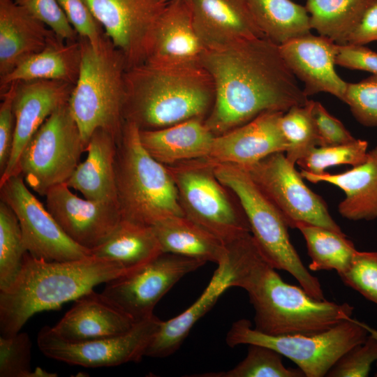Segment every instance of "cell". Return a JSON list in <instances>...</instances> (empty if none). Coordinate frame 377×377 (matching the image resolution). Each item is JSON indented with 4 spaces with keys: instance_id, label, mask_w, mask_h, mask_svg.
<instances>
[{
    "instance_id": "d4e9b609",
    "label": "cell",
    "mask_w": 377,
    "mask_h": 377,
    "mask_svg": "<svg viewBox=\"0 0 377 377\" xmlns=\"http://www.w3.org/2000/svg\"><path fill=\"white\" fill-rule=\"evenodd\" d=\"M117 140L103 129L88 141L86 159L80 162L66 184L84 198L117 202L115 159Z\"/></svg>"
},
{
    "instance_id": "f1b7e54d",
    "label": "cell",
    "mask_w": 377,
    "mask_h": 377,
    "mask_svg": "<svg viewBox=\"0 0 377 377\" xmlns=\"http://www.w3.org/2000/svg\"><path fill=\"white\" fill-rule=\"evenodd\" d=\"M152 229L163 253L216 263L225 258L226 244L218 237L184 216L164 219Z\"/></svg>"
},
{
    "instance_id": "8fae6325",
    "label": "cell",
    "mask_w": 377,
    "mask_h": 377,
    "mask_svg": "<svg viewBox=\"0 0 377 377\" xmlns=\"http://www.w3.org/2000/svg\"><path fill=\"white\" fill-rule=\"evenodd\" d=\"M241 168L277 208L288 227L295 228L297 223L304 222L343 232L324 200L304 184L284 152Z\"/></svg>"
},
{
    "instance_id": "2e32d148",
    "label": "cell",
    "mask_w": 377,
    "mask_h": 377,
    "mask_svg": "<svg viewBox=\"0 0 377 377\" xmlns=\"http://www.w3.org/2000/svg\"><path fill=\"white\" fill-rule=\"evenodd\" d=\"M45 197L47 209L65 233L89 250L104 242L121 221L117 202L81 198L66 183L53 186Z\"/></svg>"
},
{
    "instance_id": "7a4b0ae2",
    "label": "cell",
    "mask_w": 377,
    "mask_h": 377,
    "mask_svg": "<svg viewBox=\"0 0 377 377\" xmlns=\"http://www.w3.org/2000/svg\"><path fill=\"white\" fill-rule=\"evenodd\" d=\"M233 286L244 289L254 309L255 329L269 335H313L352 318L354 307L310 296L283 281L251 233L229 246Z\"/></svg>"
},
{
    "instance_id": "ffe728a7",
    "label": "cell",
    "mask_w": 377,
    "mask_h": 377,
    "mask_svg": "<svg viewBox=\"0 0 377 377\" xmlns=\"http://www.w3.org/2000/svg\"><path fill=\"white\" fill-rule=\"evenodd\" d=\"M205 50L193 25L189 0H175L166 4L156 24L146 61L174 66L201 65Z\"/></svg>"
},
{
    "instance_id": "3957f363",
    "label": "cell",
    "mask_w": 377,
    "mask_h": 377,
    "mask_svg": "<svg viewBox=\"0 0 377 377\" xmlns=\"http://www.w3.org/2000/svg\"><path fill=\"white\" fill-rule=\"evenodd\" d=\"M134 269L92 255L69 261H47L27 252L15 282L0 291L1 335L15 334L34 314L57 309L97 285Z\"/></svg>"
},
{
    "instance_id": "7402d4cb",
    "label": "cell",
    "mask_w": 377,
    "mask_h": 377,
    "mask_svg": "<svg viewBox=\"0 0 377 377\" xmlns=\"http://www.w3.org/2000/svg\"><path fill=\"white\" fill-rule=\"evenodd\" d=\"M137 322L92 290L76 299L52 329L66 341L81 342L124 334Z\"/></svg>"
},
{
    "instance_id": "d6986e66",
    "label": "cell",
    "mask_w": 377,
    "mask_h": 377,
    "mask_svg": "<svg viewBox=\"0 0 377 377\" xmlns=\"http://www.w3.org/2000/svg\"><path fill=\"white\" fill-rule=\"evenodd\" d=\"M283 113L264 112L242 126L215 136L205 158L213 163L244 167L272 154L285 153L288 146L280 127Z\"/></svg>"
},
{
    "instance_id": "ab89813d",
    "label": "cell",
    "mask_w": 377,
    "mask_h": 377,
    "mask_svg": "<svg viewBox=\"0 0 377 377\" xmlns=\"http://www.w3.org/2000/svg\"><path fill=\"white\" fill-rule=\"evenodd\" d=\"M355 119L367 127L377 126V75L348 83L344 101Z\"/></svg>"
},
{
    "instance_id": "f35d334b",
    "label": "cell",
    "mask_w": 377,
    "mask_h": 377,
    "mask_svg": "<svg viewBox=\"0 0 377 377\" xmlns=\"http://www.w3.org/2000/svg\"><path fill=\"white\" fill-rule=\"evenodd\" d=\"M339 276L346 286L377 304V251H357L349 267Z\"/></svg>"
},
{
    "instance_id": "9c48e42d",
    "label": "cell",
    "mask_w": 377,
    "mask_h": 377,
    "mask_svg": "<svg viewBox=\"0 0 377 377\" xmlns=\"http://www.w3.org/2000/svg\"><path fill=\"white\" fill-rule=\"evenodd\" d=\"M369 335L364 323L354 318L313 335L273 336L252 327L242 318L233 323L226 341L230 347L258 344L272 348L294 362L305 377H323L349 349Z\"/></svg>"
},
{
    "instance_id": "60d3db41",
    "label": "cell",
    "mask_w": 377,
    "mask_h": 377,
    "mask_svg": "<svg viewBox=\"0 0 377 377\" xmlns=\"http://www.w3.org/2000/svg\"><path fill=\"white\" fill-rule=\"evenodd\" d=\"M377 360V339L369 334L366 340L346 351L329 370L327 377H365Z\"/></svg>"
},
{
    "instance_id": "7dc6e473",
    "label": "cell",
    "mask_w": 377,
    "mask_h": 377,
    "mask_svg": "<svg viewBox=\"0 0 377 377\" xmlns=\"http://www.w3.org/2000/svg\"><path fill=\"white\" fill-rule=\"evenodd\" d=\"M374 41H377V0L366 10L348 43L364 45Z\"/></svg>"
},
{
    "instance_id": "4316f807",
    "label": "cell",
    "mask_w": 377,
    "mask_h": 377,
    "mask_svg": "<svg viewBox=\"0 0 377 377\" xmlns=\"http://www.w3.org/2000/svg\"><path fill=\"white\" fill-rule=\"evenodd\" d=\"M214 138L201 119H192L156 130L140 131V142L145 149L166 166L206 158Z\"/></svg>"
},
{
    "instance_id": "bcb514c9",
    "label": "cell",
    "mask_w": 377,
    "mask_h": 377,
    "mask_svg": "<svg viewBox=\"0 0 377 377\" xmlns=\"http://www.w3.org/2000/svg\"><path fill=\"white\" fill-rule=\"evenodd\" d=\"M336 64L351 69L377 75V52L364 45L347 43L339 45Z\"/></svg>"
},
{
    "instance_id": "1f68e13d",
    "label": "cell",
    "mask_w": 377,
    "mask_h": 377,
    "mask_svg": "<svg viewBox=\"0 0 377 377\" xmlns=\"http://www.w3.org/2000/svg\"><path fill=\"white\" fill-rule=\"evenodd\" d=\"M375 1L307 0L305 8L310 17L311 29L338 45H345Z\"/></svg>"
},
{
    "instance_id": "7bdbcfd3",
    "label": "cell",
    "mask_w": 377,
    "mask_h": 377,
    "mask_svg": "<svg viewBox=\"0 0 377 377\" xmlns=\"http://www.w3.org/2000/svg\"><path fill=\"white\" fill-rule=\"evenodd\" d=\"M68 22L79 38L98 47L105 35L103 28L84 0H58Z\"/></svg>"
},
{
    "instance_id": "5b68a950",
    "label": "cell",
    "mask_w": 377,
    "mask_h": 377,
    "mask_svg": "<svg viewBox=\"0 0 377 377\" xmlns=\"http://www.w3.org/2000/svg\"><path fill=\"white\" fill-rule=\"evenodd\" d=\"M81 61L68 106L87 147L97 129L112 134L119 142L125 123V73L121 53L105 36L98 47L79 38Z\"/></svg>"
},
{
    "instance_id": "277c9868",
    "label": "cell",
    "mask_w": 377,
    "mask_h": 377,
    "mask_svg": "<svg viewBox=\"0 0 377 377\" xmlns=\"http://www.w3.org/2000/svg\"><path fill=\"white\" fill-rule=\"evenodd\" d=\"M125 87V121L140 131L205 120L215 100L212 78L201 65L174 66L146 61L127 68Z\"/></svg>"
},
{
    "instance_id": "9a60e30c",
    "label": "cell",
    "mask_w": 377,
    "mask_h": 377,
    "mask_svg": "<svg viewBox=\"0 0 377 377\" xmlns=\"http://www.w3.org/2000/svg\"><path fill=\"white\" fill-rule=\"evenodd\" d=\"M127 68L147 60L156 24L167 3L160 0H84Z\"/></svg>"
},
{
    "instance_id": "681fc988",
    "label": "cell",
    "mask_w": 377,
    "mask_h": 377,
    "mask_svg": "<svg viewBox=\"0 0 377 377\" xmlns=\"http://www.w3.org/2000/svg\"><path fill=\"white\" fill-rule=\"evenodd\" d=\"M160 1H162L163 3H168V2H170L175 0H160Z\"/></svg>"
},
{
    "instance_id": "603a6c76",
    "label": "cell",
    "mask_w": 377,
    "mask_h": 377,
    "mask_svg": "<svg viewBox=\"0 0 377 377\" xmlns=\"http://www.w3.org/2000/svg\"><path fill=\"white\" fill-rule=\"evenodd\" d=\"M57 38L14 0H0V77Z\"/></svg>"
},
{
    "instance_id": "ba28073f",
    "label": "cell",
    "mask_w": 377,
    "mask_h": 377,
    "mask_svg": "<svg viewBox=\"0 0 377 377\" xmlns=\"http://www.w3.org/2000/svg\"><path fill=\"white\" fill-rule=\"evenodd\" d=\"M166 167L175 184L186 218L225 244L251 232L237 198L218 179L213 163L204 158Z\"/></svg>"
},
{
    "instance_id": "83f0119b",
    "label": "cell",
    "mask_w": 377,
    "mask_h": 377,
    "mask_svg": "<svg viewBox=\"0 0 377 377\" xmlns=\"http://www.w3.org/2000/svg\"><path fill=\"white\" fill-rule=\"evenodd\" d=\"M81 61L80 40L66 42L59 38L31 55L13 71L0 77V94L15 82L57 80L75 84Z\"/></svg>"
},
{
    "instance_id": "b9f144b4",
    "label": "cell",
    "mask_w": 377,
    "mask_h": 377,
    "mask_svg": "<svg viewBox=\"0 0 377 377\" xmlns=\"http://www.w3.org/2000/svg\"><path fill=\"white\" fill-rule=\"evenodd\" d=\"M34 17L45 24L61 40H78L77 32L68 22L58 0H14Z\"/></svg>"
},
{
    "instance_id": "6da1fadb",
    "label": "cell",
    "mask_w": 377,
    "mask_h": 377,
    "mask_svg": "<svg viewBox=\"0 0 377 377\" xmlns=\"http://www.w3.org/2000/svg\"><path fill=\"white\" fill-rule=\"evenodd\" d=\"M201 65L214 85V103L204 122L215 136L264 112H286L309 101L279 45L266 37L206 49Z\"/></svg>"
},
{
    "instance_id": "e0dca14e",
    "label": "cell",
    "mask_w": 377,
    "mask_h": 377,
    "mask_svg": "<svg viewBox=\"0 0 377 377\" xmlns=\"http://www.w3.org/2000/svg\"><path fill=\"white\" fill-rule=\"evenodd\" d=\"M73 84L57 80L17 82L13 101L15 135L10 158L0 184L17 174L20 155L44 121L68 102Z\"/></svg>"
},
{
    "instance_id": "8d00e7d4",
    "label": "cell",
    "mask_w": 377,
    "mask_h": 377,
    "mask_svg": "<svg viewBox=\"0 0 377 377\" xmlns=\"http://www.w3.org/2000/svg\"><path fill=\"white\" fill-rule=\"evenodd\" d=\"M368 142L356 139L353 142L332 146H317L297 161L302 170L314 175L323 174L325 169L342 164L357 166L367 158Z\"/></svg>"
},
{
    "instance_id": "4dcf8cb0",
    "label": "cell",
    "mask_w": 377,
    "mask_h": 377,
    "mask_svg": "<svg viewBox=\"0 0 377 377\" xmlns=\"http://www.w3.org/2000/svg\"><path fill=\"white\" fill-rule=\"evenodd\" d=\"M253 17L264 36L281 45L310 34L305 7L291 0H248Z\"/></svg>"
},
{
    "instance_id": "c3c4849f",
    "label": "cell",
    "mask_w": 377,
    "mask_h": 377,
    "mask_svg": "<svg viewBox=\"0 0 377 377\" xmlns=\"http://www.w3.org/2000/svg\"><path fill=\"white\" fill-rule=\"evenodd\" d=\"M364 325L369 334L377 339V329L371 327L366 323H364ZM375 376L377 377V374L375 375Z\"/></svg>"
},
{
    "instance_id": "f6af8a7d",
    "label": "cell",
    "mask_w": 377,
    "mask_h": 377,
    "mask_svg": "<svg viewBox=\"0 0 377 377\" xmlns=\"http://www.w3.org/2000/svg\"><path fill=\"white\" fill-rule=\"evenodd\" d=\"M313 112L318 132V146L347 144L357 139L341 121L331 115L320 102L314 101Z\"/></svg>"
},
{
    "instance_id": "ee69618b",
    "label": "cell",
    "mask_w": 377,
    "mask_h": 377,
    "mask_svg": "<svg viewBox=\"0 0 377 377\" xmlns=\"http://www.w3.org/2000/svg\"><path fill=\"white\" fill-rule=\"evenodd\" d=\"M17 82L10 84L1 94L0 104V176L5 171L9 162L15 135V114L13 101Z\"/></svg>"
},
{
    "instance_id": "30bf717a",
    "label": "cell",
    "mask_w": 377,
    "mask_h": 377,
    "mask_svg": "<svg viewBox=\"0 0 377 377\" xmlns=\"http://www.w3.org/2000/svg\"><path fill=\"white\" fill-rule=\"evenodd\" d=\"M85 150L68 102L57 109L28 142L17 174L23 176L34 192L45 196L51 188L67 182Z\"/></svg>"
},
{
    "instance_id": "52a82bcc",
    "label": "cell",
    "mask_w": 377,
    "mask_h": 377,
    "mask_svg": "<svg viewBox=\"0 0 377 377\" xmlns=\"http://www.w3.org/2000/svg\"><path fill=\"white\" fill-rule=\"evenodd\" d=\"M218 179L237 198L249 223L251 233L269 264L290 274L311 297L325 300L318 279L304 265L292 244L288 226L277 208L242 168L214 163Z\"/></svg>"
},
{
    "instance_id": "f546056e",
    "label": "cell",
    "mask_w": 377,
    "mask_h": 377,
    "mask_svg": "<svg viewBox=\"0 0 377 377\" xmlns=\"http://www.w3.org/2000/svg\"><path fill=\"white\" fill-rule=\"evenodd\" d=\"M91 253L95 257L136 269L163 252L151 226L121 219L110 236Z\"/></svg>"
},
{
    "instance_id": "8992f818",
    "label": "cell",
    "mask_w": 377,
    "mask_h": 377,
    "mask_svg": "<svg viewBox=\"0 0 377 377\" xmlns=\"http://www.w3.org/2000/svg\"><path fill=\"white\" fill-rule=\"evenodd\" d=\"M115 175L121 219L151 226L168 217L184 216L167 167L145 149L140 129L130 121H125L117 142Z\"/></svg>"
},
{
    "instance_id": "5bb4252c",
    "label": "cell",
    "mask_w": 377,
    "mask_h": 377,
    "mask_svg": "<svg viewBox=\"0 0 377 377\" xmlns=\"http://www.w3.org/2000/svg\"><path fill=\"white\" fill-rule=\"evenodd\" d=\"M1 200L15 214L24 246L34 258L69 261L91 255V250L73 241L38 199L29 191L21 174L0 184Z\"/></svg>"
},
{
    "instance_id": "4fadbf2b",
    "label": "cell",
    "mask_w": 377,
    "mask_h": 377,
    "mask_svg": "<svg viewBox=\"0 0 377 377\" xmlns=\"http://www.w3.org/2000/svg\"><path fill=\"white\" fill-rule=\"evenodd\" d=\"M205 263L197 258L162 253L129 273L106 282L101 293L139 321L154 314L156 304L183 276Z\"/></svg>"
},
{
    "instance_id": "74e56055",
    "label": "cell",
    "mask_w": 377,
    "mask_h": 377,
    "mask_svg": "<svg viewBox=\"0 0 377 377\" xmlns=\"http://www.w3.org/2000/svg\"><path fill=\"white\" fill-rule=\"evenodd\" d=\"M31 359V341L27 333L0 336V377H36Z\"/></svg>"
},
{
    "instance_id": "cb8c5ba5",
    "label": "cell",
    "mask_w": 377,
    "mask_h": 377,
    "mask_svg": "<svg viewBox=\"0 0 377 377\" xmlns=\"http://www.w3.org/2000/svg\"><path fill=\"white\" fill-rule=\"evenodd\" d=\"M303 179L316 184L326 182L341 188L345 198L339 203V214L348 220L377 219V146L368 151L362 163L339 174L314 175L301 170Z\"/></svg>"
},
{
    "instance_id": "e575fe53",
    "label": "cell",
    "mask_w": 377,
    "mask_h": 377,
    "mask_svg": "<svg viewBox=\"0 0 377 377\" xmlns=\"http://www.w3.org/2000/svg\"><path fill=\"white\" fill-rule=\"evenodd\" d=\"M313 104L314 101L309 100L304 105H294L280 119V127L288 146L285 154L294 165L318 146Z\"/></svg>"
},
{
    "instance_id": "484cf974",
    "label": "cell",
    "mask_w": 377,
    "mask_h": 377,
    "mask_svg": "<svg viewBox=\"0 0 377 377\" xmlns=\"http://www.w3.org/2000/svg\"><path fill=\"white\" fill-rule=\"evenodd\" d=\"M217 265L209 284L198 299L176 317L161 321L146 349L145 356L162 358L174 353L198 320L214 306L227 289L233 287L232 270L226 256Z\"/></svg>"
},
{
    "instance_id": "d590c367",
    "label": "cell",
    "mask_w": 377,
    "mask_h": 377,
    "mask_svg": "<svg viewBox=\"0 0 377 377\" xmlns=\"http://www.w3.org/2000/svg\"><path fill=\"white\" fill-rule=\"evenodd\" d=\"M246 357L234 368L220 372L194 375L200 377H305L300 369L287 368L282 355L258 344L248 345Z\"/></svg>"
},
{
    "instance_id": "ac0fdd59",
    "label": "cell",
    "mask_w": 377,
    "mask_h": 377,
    "mask_svg": "<svg viewBox=\"0 0 377 377\" xmlns=\"http://www.w3.org/2000/svg\"><path fill=\"white\" fill-rule=\"evenodd\" d=\"M279 49L290 70L304 83L306 96L325 92L344 101L348 82L334 68L338 44L310 33L286 42Z\"/></svg>"
},
{
    "instance_id": "44dd1931",
    "label": "cell",
    "mask_w": 377,
    "mask_h": 377,
    "mask_svg": "<svg viewBox=\"0 0 377 377\" xmlns=\"http://www.w3.org/2000/svg\"><path fill=\"white\" fill-rule=\"evenodd\" d=\"M195 29L206 49L245 38L265 37L248 0H189Z\"/></svg>"
},
{
    "instance_id": "7c38bea8",
    "label": "cell",
    "mask_w": 377,
    "mask_h": 377,
    "mask_svg": "<svg viewBox=\"0 0 377 377\" xmlns=\"http://www.w3.org/2000/svg\"><path fill=\"white\" fill-rule=\"evenodd\" d=\"M161 321L153 314L124 334L81 342L66 341L52 327L45 326L38 334L37 343L45 356L69 364L95 368L138 362Z\"/></svg>"
},
{
    "instance_id": "d6a6232c",
    "label": "cell",
    "mask_w": 377,
    "mask_h": 377,
    "mask_svg": "<svg viewBox=\"0 0 377 377\" xmlns=\"http://www.w3.org/2000/svg\"><path fill=\"white\" fill-rule=\"evenodd\" d=\"M295 228L305 239L309 269L335 270L340 275L349 267L357 250L343 232L304 222L297 223Z\"/></svg>"
},
{
    "instance_id": "836d02e7",
    "label": "cell",
    "mask_w": 377,
    "mask_h": 377,
    "mask_svg": "<svg viewBox=\"0 0 377 377\" xmlns=\"http://www.w3.org/2000/svg\"><path fill=\"white\" fill-rule=\"evenodd\" d=\"M27 252L18 219L13 209L0 201V291L17 278Z\"/></svg>"
}]
</instances>
